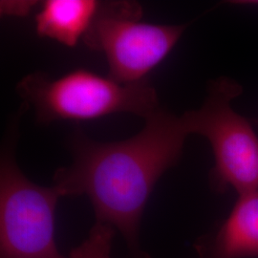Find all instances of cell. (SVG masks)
Here are the masks:
<instances>
[{
    "mask_svg": "<svg viewBox=\"0 0 258 258\" xmlns=\"http://www.w3.org/2000/svg\"><path fill=\"white\" fill-rule=\"evenodd\" d=\"M18 91L43 123L96 120L115 113L147 120L160 108L156 91L148 81L124 84L83 68L56 79L43 73L27 75Z\"/></svg>",
    "mask_w": 258,
    "mask_h": 258,
    "instance_id": "obj_2",
    "label": "cell"
},
{
    "mask_svg": "<svg viewBox=\"0 0 258 258\" xmlns=\"http://www.w3.org/2000/svg\"><path fill=\"white\" fill-rule=\"evenodd\" d=\"M242 92L227 78L212 82L203 105L184 113L191 134L212 147L214 167L211 180L217 191L233 188L238 194L258 189V136L249 120L233 110L231 102Z\"/></svg>",
    "mask_w": 258,
    "mask_h": 258,
    "instance_id": "obj_3",
    "label": "cell"
},
{
    "mask_svg": "<svg viewBox=\"0 0 258 258\" xmlns=\"http://www.w3.org/2000/svg\"><path fill=\"white\" fill-rule=\"evenodd\" d=\"M60 194L32 182L9 153L0 166V258H68L57 249L55 213Z\"/></svg>",
    "mask_w": 258,
    "mask_h": 258,
    "instance_id": "obj_5",
    "label": "cell"
},
{
    "mask_svg": "<svg viewBox=\"0 0 258 258\" xmlns=\"http://www.w3.org/2000/svg\"><path fill=\"white\" fill-rule=\"evenodd\" d=\"M114 235L112 226L96 222L88 237L70 251L68 258H111Z\"/></svg>",
    "mask_w": 258,
    "mask_h": 258,
    "instance_id": "obj_8",
    "label": "cell"
},
{
    "mask_svg": "<svg viewBox=\"0 0 258 258\" xmlns=\"http://www.w3.org/2000/svg\"><path fill=\"white\" fill-rule=\"evenodd\" d=\"M143 10L128 1L103 2L83 38L105 55L108 76L124 84L143 83L173 50L187 24L163 25L142 20Z\"/></svg>",
    "mask_w": 258,
    "mask_h": 258,
    "instance_id": "obj_4",
    "label": "cell"
},
{
    "mask_svg": "<svg viewBox=\"0 0 258 258\" xmlns=\"http://www.w3.org/2000/svg\"><path fill=\"white\" fill-rule=\"evenodd\" d=\"M36 3L35 1H1L0 11L4 16L22 17L29 14Z\"/></svg>",
    "mask_w": 258,
    "mask_h": 258,
    "instance_id": "obj_9",
    "label": "cell"
},
{
    "mask_svg": "<svg viewBox=\"0 0 258 258\" xmlns=\"http://www.w3.org/2000/svg\"><path fill=\"white\" fill-rule=\"evenodd\" d=\"M188 135L184 115L161 108L127 140L100 143L76 133L73 163L57 169L53 185L61 197L86 195L96 222L119 230L133 258H149L140 247L141 219L158 180L178 163Z\"/></svg>",
    "mask_w": 258,
    "mask_h": 258,
    "instance_id": "obj_1",
    "label": "cell"
},
{
    "mask_svg": "<svg viewBox=\"0 0 258 258\" xmlns=\"http://www.w3.org/2000/svg\"><path fill=\"white\" fill-rule=\"evenodd\" d=\"M102 3L95 0H46L36 16L37 35L74 47L92 27Z\"/></svg>",
    "mask_w": 258,
    "mask_h": 258,
    "instance_id": "obj_6",
    "label": "cell"
},
{
    "mask_svg": "<svg viewBox=\"0 0 258 258\" xmlns=\"http://www.w3.org/2000/svg\"><path fill=\"white\" fill-rule=\"evenodd\" d=\"M209 251L212 258L258 257V189L238 194Z\"/></svg>",
    "mask_w": 258,
    "mask_h": 258,
    "instance_id": "obj_7",
    "label": "cell"
}]
</instances>
